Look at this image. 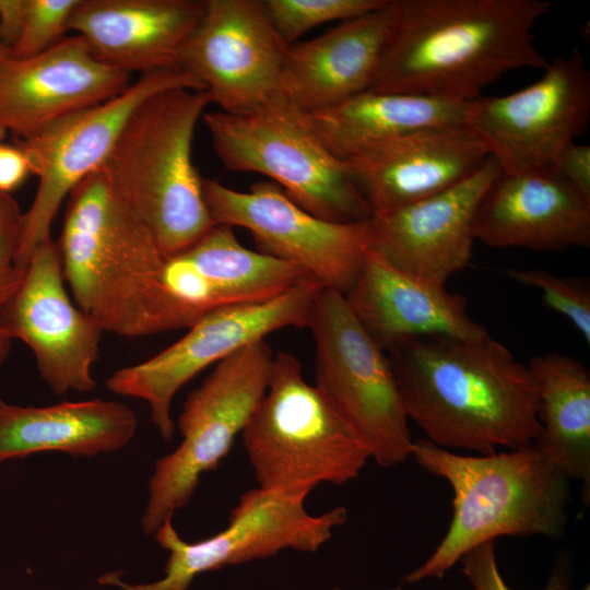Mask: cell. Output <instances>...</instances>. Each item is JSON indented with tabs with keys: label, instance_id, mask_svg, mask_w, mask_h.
I'll return each mask as SVG.
<instances>
[{
	"label": "cell",
	"instance_id": "obj_1",
	"mask_svg": "<svg viewBox=\"0 0 590 590\" xmlns=\"http://www.w3.org/2000/svg\"><path fill=\"white\" fill-rule=\"evenodd\" d=\"M385 353L408 418L432 444L491 455L532 445L538 437L535 379L489 334L415 337Z\"/></svg>",
	"mask_w": 590,
	"mask_h": 590
},
{
	"label": "cell",
	"instance_id": "obj_2",
	"mask_svg": "<svg viewBox=\"0 0 590 590\" xmlns=\"http://www.w3.org/2000/svg\"><path fill=\"white\" fill-rule=\"evenodd\" d=\"M544 0H391V21L369 90L471 103L503 74L543 70L533 28Z\"/></svg>",
	"mask_w": 590,
	"mask_h": 590
},
{
	"label": "cell",
	"instance_id": "obj_3",
	"mask_svg": "<svg viewBox=\"0 0 590 590\" xmlns=\"http://www.w3.org/2000/svg\"><path fill=\"white\" fill-rule=\"evenodd\" d=\"M67 200L57 243L76 306L121 337L181 329L163 286L166 256L105 174L86 177Z\"/></svg>",
	"mask_w": 590,
	"mask_h": 590
},
{
	"label": "cell",
	"instance_id": "obj_4",
	"mask_svg": "<svg viewBox=\"0 0 590 590\" xmlns=\"http://www.w3.org/2000/svg\"><path fill=\"white\" fill-rule=\"evenodd\" d=\"M411 457L452 491L450 524L433 553L405 575L409 583L442 578L473 548L500 536L560 538L568 521L569 479L533 445L491 455H459L426 439Z\"/></svg>",
	"mask_w": 590,
	"mask_h": 590
},
{
	"label": "cell",
	"instance_id": "obj_5",
	"mask_svg": "<svg viewBox=\"0 0 590 590\" xmlns=\"http://www.w3.org/2000/svg\"><path fill=\"white\" fill-rule=\"evenodd\" d=\"M211 103L208 91L185 87L149 96L129 116L101 167L165 256L216 225L191 156L197 122Z\"/></svg>",
	"mask_w": 590,
	"mask_h": 590
},
{
	"label": "cell",
	"instance_id": "obj_6",
	"mask_svg": "<svg viewBox=\"0 0 590 590\" xmlns=\"http://www.w3.org/2000/svg\"><path fill=\"white\" fill-rule=\"evenodd\" d=\"M241 437L259 487L304 499L320 483L356 479L371 459L288 352L274 355L268 389Z\"/></svg>",
	"mask_w": 590,
	"mask_h": 590
},
{
	"label": "cell",
	"instance_id": "obj_7",
	"mask_svg": "<svg viewBox=\"0 0 590 590\" xmlns=\"http://www.w3.org/2000/svg\"><path fill=\"white\" fill-rule=\"evenodd\" d=\"M203 121L228 170L271 178L297 205L327 221L371 217L345 162L324 146L307 113L284 93L246 114H203Z\"/></svg>",
	"mask_w": 590,
	"mask_h": 590
},
{
	"label": "cell",
	"instance_id": "obj_8",
	"mask_svg": "<svg viewBox=\"0 0 590 590\" xmlns=\"http://www.w3.org/2000/svg\"><path fill=\"white\" fill-rule=\"evenodd\" d=\"M274 355L266 339L219 362L185 400L178 417L181 442L160 458L149 481L141 519L146 535L184 508L204 473L215 470L241 435L263 398Z\"/></svg>",
	"mask_w": 590,
	"mask_h": 590
},
{
	"label": "cell",
	"instance_id": "obj_9",
	"mask_svg": "<svg viewBox=\"0 0 590 590\" xmlns=\"http://www.w3.org/2000/svg\"><path fill=\"white\" fill-rule=\"evenodd\" d=\"M316 345L317 389L366 444L382 468L404 463L413 439L385 351L351 311L344 295L322 288L307 327Z\"/></svg>",
	"mask_w": 590,
	"mask_h": 590
},
{
	"label": "cell",
	"instance_id": "obj_10",
	"mask_svg": "<svg viewBox=\"0 0 590 590\" xmlns=\"http://www.w3.org/2000/svg\"><path fill=\"white\" fill-rule=\"evenodd\" d=\"M322 288L317 280L307 278L270 299L213 310L165 350L116 370L106 387L116 394L145 401L151 421L162 438L169 441L175 432L170 410L178 390L208 366L272 332L307 328Z\"/></svg>",
	"mask_w": 590,
	"mask_h": 590
},
{
	"label": "cell",
	"instance_id": "obj_11",
	"mask_svg": "<svg viewBox=\"0 0 590 590\" xmlns=\"http://www.w3.org/2000/svg\"><path fill=\"white\" fill-rule=\"evenodd\" d=\"M174 87L205 91L190 73L158 70L141 74L117 96L67 115L17 146L30 173L38 178L36 193L23 213L19 263L26 268L35 249L51 239L52 222L72 190L101 169L132 111L149 96Z\"/></svg>",
	"mask_w": 590,
	"mask_h": 590
},
{
	"label": "cell",
	"instance_id": "obj_12",
	"mask_svg": "<svg viewBox=\"0 0 590 590\" xmlns=\"http://www.w3.org/2000/svg\"><path fill=\"white\" fill-rule=\"evenodd\" d=\"M304 500L260 487L249 489L240 496L224 530L193 543L182 540L168 519L153 534L169 553L163 578L130 585L110 573L98 581L121 590H187L202 573L268 558L284 550L317 552L346 521L347 510L339 506L314 516Z\"/></svg>",
	"mask_w": 590,
	"mask_h": 590
},
{
	"label": "cell",
	"instance_id": "obj_13",
	"mask_svg": "<svg viewBox=\"0 0 590 590\" xmlns=\"http://www.w3.org/2000/svg\"><path fill=\"white\" fill-rule=\"evenodd\" d=\"M202 188L215 224L247 229L257 251L300 268L324 288L345 294L354 284L369 248V219L317 217L270 180L237 191L203 178Z\"/></svg>",
	"mask_w": 590,
	"mask_h": 590
},
{
	"label": "cell",
	"instance_id": "obj_14",
	"mask_svg": "<svg viewBox=\"0 0 590 590\" xmlns=\"http://www.w3.org/2000/svg\"><path fill=\"white\" fill-rule=\"evenodd\" d=\"M590 118V72L578 49L547 61L531 85L469 105L465 125L485 142L504 174L553 168Z\"/></svg>",
	"mask_w": 590,
	"mask_h": 590
},
{
	"label": "cell",
	"instance_id": "obj_15",
	"mask_svg": "<svg viewBox=\"0 0 590 590\" xmlns=\"http://www.w3.org/2000/svg\"><path fill=\"white\" fill-rule=\"evenodd\" d=\"M286 45L262 0H205L178 68L193 75L226 114H246L282 92Z\"/></svg>",
	"mask_w": 590,
	"mask_h": 590
},
{
	"label": "cell",
	"instance_id": "obj_16",
	"mask_svg": "<svg viewBox=\"0 0 590 590\" xmlns=\"http://www.w3.org/2000/svg\"><path fill=\"white\" fill-rule=\"evenodd\" d=\"M0 323L10 340L32 351L42 379L55 394L96 388L92 367L104 332L71 302L57 241L49 239L32 253Z\"/></svg>",
	"mask_w": 590,
	"mask_h": 590
},
{
	"label": "cell",
	"instance_id": "obj_17",
	"mask_svg": "<svg viewBox=\"0 0 590 590\" xmlns=\"http://www.w3.org/2000/svg\"><path fill=\"white\" fill-rule=\"evenodd\" d=\"M500 174L489 155L456 186L401 209L369 219V248L396 269L444 284L464 270L473 253L477 205Z\"/></svg>",
	"mask_w": 590,
	"mask_h": 590
},
{
	"label": "cell",
	"instance_id": "obj_18",
	"mask_svg": "<svg viewBox=\"0 0 590 590\" xmlns=\"http://www.w3.org/2000/svg\"><path fill=\"white\" fill-rule=\"evenodd\" d=\"M130 78L98 61L76 34L33 57L7 56L0 60V138H31L67 115L117 96Z\"/></svg>",
	"mask_w": 590,
	"mask_h": 590
},
{
	"label": "cell",
	"instance_id": "obj_19",
	"mask_svg": "<svg viewBox=\"0 0 590 590\" xmlns=\"http://www.w3.org/2000/svg\"><path fill=\"white\" fill-rule=\"evenodd\" d=\"M307 278L292 263L243 246L223 224L166 256L163 269V286L182 329L213 310L275 297Z\"/></svg>",
	"mask_w": 590,
	"mask_h": 590
},
{
	"label": "cell",
	"instance_id": "obj_20",
	"mask_svg": "<svg viewBox=\"0 0 590 590\" xmlns=\"http://www.w3.org/2000/svg\"><path fill=\"white\" fill-rule=\"evenodd\" d=\"M488 156L481 137L459 125L400 137L343 161L373 215H379L456 186Z\"/></svg>",
	"mask_w": 590,
	"mask_h": 590
},
{
	"label": "cell",
	"instance_id": "obj_21",
	"mask_svg": "<svg viewBox=\"0 0 590 590\" xmlns=\"http://www.w3.org/2000/svg\"><path fill=\"white\" fill-rule=\"evenodd\" d=\"M475 240L496 248L563 251L590 245V200L554 168L500 174L474 216Z\"/></svg>",
	"mask_w": 590,
	"mask_h": 590
},
{
	"label": "cell",
	"instance_id": "obj_22",
	"mask_svg": "<svg viewBox=\"0 0 590 590\" xmlns=\"http://www.w3.org/2000/svg\"><path fill=\"white\" fill-rule=\"evenodd\" d=\"M343 295L357 321L385 352L415 337L475 340L489 334L469 315L464 296L396 269L370 248L354 284Z\"/></svg>",
	"mask_w": 590,
	"mask_h": 590
},
{
	"label": "cell",
	"instance_id": "obj_23",
	"mask_svg": "<svg viewBox=\"0 0 590 590\" xmlns=\"http://www.w3.org/2000/svg\"><path fill=\"white\" fill-rule=\"evenodd\" d=\"M204 8L202 0H79L68 31L98 61L126 73L180 70L179 52Z\"/></svg>",
	"mask_w": 590,
	"mask_h": 590
},
{
	"label": "cell",
	"instance_id": "obj_24",
	"mask_svg": "<svg viewBox=\"0 0 590 590\" xmlns=\"http://www.w3.org/2000/svg\"><path fill=\"white\" fill-rule=\"evenodd\" d=\"M391 0L342 21L329 32L287 47L282 92L307 114L370 88L391 21Z\"/></svg>",
	"mask_w": 590,
	"mask_h": 590
},
{
	"label": "cell",
	"instance_id": "obj_25",
	"mask_svg": "<svg viewBox=\"0 0 590 590\" xmlns=\"http://www.w3.org/2000/svg\"><path fill=\"white\" fill-rule=\"evenodd\" d=\"M138 417L125 403L102 399L22 406L0 398V463L59 451L93 457L128 446Z\"/></svg>",
	"mask_w": 590,
	"mask_h": 590
},
{
	"label": "cell",
	"instance_id": "obj_26",
	"mask_svg": "<svg viewBox=\"0 0 590 590\" xmlns=\"http://www.w3.org/2000/svg\"><path fill=\"white\" fill-rule=\"evenodd\" d=\"M470 103L367 90L308 115L324 146L346 160L384 142L415 132L465 125Z\"/></svg>",
	"mask_w": 590,
	"mask_h": 590
},
{
	"label": "cell",
	"instance_id": "obj_27",
	"mask_svg": "<svg viewBox=\"0 0 590 590\" xmlns=\"http://www.w3.org/2000/svg\"><path fill=\"white\" fill-rule=\"evenodd\" d=\"M528 367L539 391L540 432L532 442L555 470L582 484L590 497V374L582 362L558 352L532 357Z\"/></svg>",
	"mask_w": 590,
	"mask_h": 590
},
{
	"label": "cell",
	"instance_id": "obj_28",
	"mask_svg": "<svg viewBox=\"0 0 590 590\" xmlns=\"http://www.w3.org/2000/svg\"><path fill=\"white\" fill-rule=\"evenodd\" d=\"M387 2L388 0H262L269 21L288 46L318 25L357 17L384 7Z\"/></svg>",
	"mask_w": 590,
	"mask_h": 590
},
{
	"label": "cell",
	"instance_id": "obj_29",
	"mask_svg": "<svg viewBox=\"0 0 590 590\" xmlns=\"http://www.w3.org/2000/svg\"><path fill=\"white\" fill-rule=\"evenodd\" d=\"M510 280L536 288L543 304L567 318L590 344V283L586 278L562 276L542 269H505Z\"/></svg>",
	"mask_w": 590,
	"mask_h": 590
},
{
	"label": "cell",
	"instance_id": "obj_30",
	"mask_svg": "<svg viewBox=\"0 0 590 590\" xmlns=\"http://www.w3.org/2000/svg\"><path fill=\"white\" fill-rule=\"evenodd\" d=\"M78 1L24 0L21 34L8 56L33 57L59 43L68 32V21Z\"/></svg>",
	"mask_w": 590,
	"mask_h": 590
},
{
	"label": "cell",
	"instance_id": "obj_31",
	"mask_svg": "<svg viewBox=\"0 0 590 590\" xmlns=\"http://www.w3.org/2000/svg\"><path fill=\"white\" fill-rule=\"evenodd\" d=\"M23 229V212L9 192L0 191V319L2 311L20 287L26 268L19 263ZM0 323V368L7 362L12 346Z\"/></svg>",
	"mask_w": 590,
	"mask_h": 590
},
{
	"label": "cell",
	"instance_id": "obj_32",
	"mask_svg": "<svg viewBox=\"0 0 590 590\" xmlns=\"http://www.w3.org/2000/svg\"><path fill=\"white\" fill-rule=\"evenodd\" d=\"M462 573L474 590H511L498 569L495 542L484 543L461 559ZM544 590H568V577L564 569L555 570Z\"/></svg>",
	"mask_w": 590,
	"mask_h": 590
},
{
	"label": "cell",
	"instance_id": "obj_33",
	"mask_svg": "<svg viewBox=\"0 0 590 590\" xmlns=\"http://www.w3.org/2000/svg\"><path fill=\"white\" fill-rule=\"evenodd\" d=\"M553 168L590 200V145L568 144L557 156Z\"/></svg>",
	"mask_w": 590,
	"mask_h": 590
},
{
	"label": "cell",
	"instance_id": "obj_34",
	"mask_svg": "<svg viewBox=\"0 0 590 590\" xmlns=\"http://www.w3.org/2000/svg\"><path fill=\"white\" fill-rule=\"evenodd\" d=\"M30 173L26 155L21 148L0 143V191L16 188Z\"/></svg>",
	"mask_w": 590,
	"mask_h": 590
},
{
	"label": "cell",
	"instance_id": "obj_35",
	"mask_svg": "<svg viewBox=\"0 0 590 590\" xmlns=\"http://www.w3.org/2000/svg\"><path fill=\"white\" fill-rule=\"evenodd\" d=\"M24 16V0H0V43L9 50L17 40Z\"/></svg>",
	"mask_w": 590,
	"mask_h": 590
},
{
	"label": "cell",
	"instance_id": "obj_36",
	"mask_svg": "<svg viewBox=\"0 0 590 590\" xmlns=\"http://www.w3.org/2000/svg\"><path fill=\"white\" fill-rule=\"evenodd\" d=\"M8 56V50L3 47V45L0 43V60H2L4 57Z\"/></svg>",
	"mask_w": 590,
	"mask_h": 590
},
{
	"label": "cell",
	"instance_id": "obj_37",
	"mask_svg": "<svg viewBox=\"0 0 590 590\" xmlns=\"http://www.w3.org/2000/svg\"><path fill=\"white\" fill-rule=\"evenodd\" d=\"M579 590H590V586L589 583L585 585L582 588H580Z\"/></svg>",
	"mask_w": 590,
	"mask_h": 590
},
{
	"label": "cell",
	"instance_id": "obj_38",
	"mask_svg": "<svg viewBox=\"0 0 590 590\" xmlns=\"http://www.w3.org/2000/svg\"><path fill=\"white\" fill-rule=\"evenodd\" d=\"M333 590H340L339 588H334Z\"/></svg>",
	"mask_w": 590,
	"mask_h": 590
}]
</instances>
